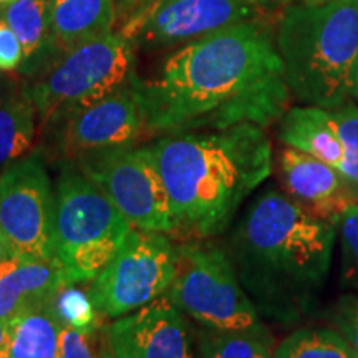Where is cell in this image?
Masks as SVG:
<instances>
[{"mask_svg":"<svg viewBox=\"0 0 358 358\" xmlns=\"http://www.w3.org/2000/svg\"><path fill=\"white\" fill-rule=\"evenodd\" d=\"M178 267V244L161 232L131 229L122 248L92 280L98 315L118 319L166 295Z\"/></svg>","mask_w":358,"mask_h":358,"instance_id":"10","label":"cell"},{"mask_svg":"<svg viewBox=\"0 0 358 358\" xmlns=\"http://www.w3.org/2000/svg\"><path fill=\"white\" fill-rule=\"evenodd\" d=\"M330 111L345 153V161L340 173L345 178L352 194L358 201V105L353 100H348L342 106Z\"/></svg>","mask_w":358,"mask_h":358,"instance_id":"24","label":"cell"},{"mask_svg":"<svg viewBox=\"0 0 358 358\" xmlns=\"http://www.w3.org/2000/svg\"><path fill=\"white\" fill-rule=\"evenodd\" d=\"M115 2L116 0H52V62L78 45L116 30Z\"/></svg>","mask_w":358,"mask_h":358,"instance_id":"16","label":"cell"},{"mask_svg":"<svg viewBox=\"0 0 358 358\" xmlns=\"http://www.w3.org/2000/svg\"><path fill=\"white\" fill-rule=\"evenodd\" d=\"M337 234V224L315 217L282 191L268 189L252 201L227 252L261 315L290 325L317 306Z\"/></svg>","mask_w":358,"mask_h":358,"instance_id":"2","label":"cell"},{"mask_svg":"<svg viewBox=\"0 0 358 358\" xmlns=\"http://www.w3.org/2000/svg\"><path fill=\"white\" fill-rule=\"evenodd\" d=\"M136 50L120 32L65 52L25 85L45 131L136 77Z\"/></svg>","mask_w":358,"mask_h":358,"instance_id":"6","label":"cell"},{"mask_svg":"<svg viewBox=\"0 0 358 358\" xmlns=\"http://www.w3.org/2000/svg\"><path fill=\"white\" fill-rule=\"evenodd\" d=\"M329 319L334 329L342 334L358 352V295H342L329 310Z\"/></svg>","mask_w":358,"mask_h":358,"instance_id":"26","label":"cell"},{"mask_svg":"<svg viewBox=\"0 0 358 358\" xmlns=\"http://www.w3.org/2000/svg\"><path fill=\"white\" fill-rule=\"evenodd\" d=\"M71 163L111 199L134 229L174 232V214L153 145L96 151Z\"/></svg>","mask_w":358,"mask_h":358,"instance_id":"9","label":"cell"},{"mask_svg":"<svg viewBox=\"0 0 358 358\" xmlns=\"http://www.w3.org/2000/svg\"><path fill=\"white\" fill-rule=\"evenodd\" d=\"M3 257H6V256H3V249H2V244H0V261H2Z\"/></svg>","mask_w":358,"mask_h":358,"instance_id":"35","label":"cell"},{"mask_svg":"<svg viewBox=\"0 0 358 358\" xmlns=\"http://www.w3.org/2000/svg\"><path fill=\"white\" fill-rule=\"evenodd\" d=\"M352 98H355V100L358 101V66H357L355 80H353V92H352Z\"/></svg>","mask_w":358,"mask_h":358,"instance_id":"31","label":"cell"},{"mask_svg":"<svg viewBox=\"0 0 358 358\" xmlns=\"http://www.w3.org/2000/svg\"><path fill=\"white\" fill-rule=\"evenodd\" d=\"M274 358H358V352L335 329L303 327L282 340Z\"/></svg>","mask_w":358,"mask_h":358,"instance_id":"22","label":"cell"},{"mask_svg":"<svg viewBox=\"0 0 358 358\" xmlns=\"http://www.w3.org/2000/svg\"><path fill=\"white\" fill-rule=\"evenodd\" d=\"M136 78L138 75L110 95L47 129L55 138L58 151L69 159H75L96 151L136 145L146 134L145 108Z\"/></svg>","mask_w":358,"mask_h":358,"instance_id":"12","label":"cell"},{"mask_svg":"<svg viewBox=\"0 0 358 358\" xmlns=\"http://www.w3.org/2000/svg\"><path fill=\"white\" fill-rule=\"evenodd\" d=\"M55 185L38 151L0 171V244L3 256L55 261Z\"/></svg>","mask_w":358,"mask_h":358,"instance_id":"8","label":"cell"},{"mask_svg":"<svg viewBox=\"0 0 358 358\" xmlns=\"http://www.w3.org/2000/svg\"><path fill=\"white\" fill-rule=\"evenodd\" d=\"M64 285L69 284L57 261L3 257L0 261V320L12 324L24 313L47 306Z\"/></svg>","mask_w":358,"mask_h":358,"instance_id":"15","label":"cell"},{"mask_svg":"<svg viewBox=\"0 0 358 358\" xmlns=\"http://www.w3.org/2000/svg\"><path fill=\"white\" fill-rule=\"evenodd\" d=\"M110 358H194L191 327L168 295L101 329Z\"/></svg>","mask_w":358,"mask_h":358,"instance_id":"13","label":"cell"},{"mask_svg":"<svg viewBox=\"0 0 358 358\" xmlns=\"http://www.w3.org/2000/svg\"><path fill=\"white\" fill-rule=\"evenodd\" d=\"M166 295L203 329L248 330L264 325L227 249L208 239L178 244L176 275Z\"/></svg>","mask_w":358,"mask_h":358,"instance_id":"7","label":"cell"},{"mask_svg":"<svg viewBox=\"0 0 358 358\" xmlns=\"http://www.w3.org/2000/svg\"><path fill=\"white\" fill-rule=\"evenodd\" d=\"M153 145L179 239L222 234L272 173V145L257 124L159 136Z\"/></svg>","mask_w":358,"mask_h":358,"instance_id":"3","label":"cell"},{"mask_svg":"<svg viewBox=\"0 0 358 358\" xmlns=\"http://www.w3.org/2000/svg\"><path fill=\"white\" fill-rule=\"evenodd\" d=\"M275 343L266 325L248 330L199 332V358H274Z\"/></svg>","mask_w":358,"mask_h":358,"instance_id":"21","label":"cell"},{"mask_svg":"<svg viewBox=\"0 0 358 358\" xmlns=\"http://www.w3.org/2000/svg\"><path fill=\"white\" fill-rule=\"evenodd\" d=\"M245 2L252 3L261 10H268V8H277V7H284L287 6L290 0H245Z\"/></svg>","mask_w":358,"mask_h":358,"instance_id":"30","label":"cell"},{"mask_svg":"<svg viewBox=\"0 0 358 358\" xmlns=\"http://www.w3.org/2000/svg\"><path fill=\"white\" fill-rule=\"evenodd\" d=\"M279 140L285 146L325 161L338 171L345 161L332 111L320 106L303 105L285 111L279 120Z\"/></svg>","mask_w":358,"mask_h":358,"instance_id":"17","label":"cell"},{"mask_svg":"<svg viewBox=\"0 0 358 358\" xmlns=\"http://www.w3.org/2000/svg\"><path fill=\"white\" fill-rule=\"evenodd\" d=\"M53 312L62 327H71L80 332L95 334L98 329V312L90 294L75 285H64L52 301Z\"/></svg>","mask_w":358,"mask_h":358,"instance_id":"23","label":"cell"},{"mask_svg":"<svg viewBox=\"0 0 358 358\" xmlns=\"http://www.w3.org/2000/svg\"><path fill=\"white\" fill-rule=\"evenodd\" d=\"M306 3H319V2H325V0H302Z\"/></svg>","mask_w":358,"mask_h":358,"instance_id":"33","label":"cell"},{"mask_svg":"<svg viewBox=\"0 0 358 358\" xmlns=\"http://www.w3.org/2000/svg\"><path fill=\"white\" fill-rule=\"evenodd\" d=\"M60 330L52 302L24 313L10 324L7 358H60Z\"/></svg>","mask_w":358,"mask_h":358,"instance_id":"20","label":"cell"},{"mask_svg":"<svg viewBox=\"0 0 358 358\" xmlns=\"http://www.w3.org/2000/svg\"><path fill=\"white\" fill-rule=\"evenodd\" d=\"M340 285L358 295V203L350 204L338 221Z\"/></svg>","mask_w":358,"mask_h":358,"instance_id":"25","label":"cell"},{"mask_svg":"<svg viewBox=\"0 0 358 358\" xmlns=\"http://www.w3.org/2000/svg\"><path fill=\"white\" fill-rule=\"evenodd\" d=\"M10 342V324L0 320V358H7Z\"/></svg>","mask_w":358,"mask_h":358,"instance_id":"29","label":"cell"},{"mask_svg":"<svg viewBox=\"0 0 358 358\" xmlns=\"http://www.w3.org/2000/svg\"><path fill=\"white\" fill-rule=\"evenodd\" d=\"M55 261L69 285L92 282L108 266L133 226L69 159L55 181Z\"/></svg>","mask_w":358,"mask_h":358,"instance_id":"5","label":"cell"},{"mask_svg":"<svg viewBox=\"0 0 358 358\" xmlns=\"http://www.w3.org/2000/svg\"><path fill=\"white\" fill-rule=\"evenodd\" d=\"M120 2H123V3H143V2H148V0H120Z\"/></svg>","mask_w":358,"mask_h":358,"instance_id":"32","label":"cell"},{"mask_svg":"<svg viewBox=\"0 0 358 358\" xmlns=\"http://www.w3.org/2000/svg\"><path fill=\"white\" fill-rule=\"evenodd\" d=\"M279 176L289 198L315 217L337 226L348 206L358 203L337 168L294 148L282 150Z\"/></svg>","mask_w":358,"mask_h":358,"instance_id":"14","label":"cell"},{"mask_svg":"<svg viewBox=\"0 0 358 358\" xmlns=\"http://www.w3.org/2000/svg\"><path fill=\"white\" fill-rule=\"evenodd\" d=\"M38 113L25 87L0 90V171L32 151Z\"/></svg>","mask_w":358,"mask_h":358,"instance_id":"19","label":"cell"},{"mask_svg":"<svg viewBox=\"0 0 358 358\" xmlns=\"http://www.w3.org/2000/svg\"><path fill=\"white\" fill-rule=\"evenodd\" d=\"M24 57V47L17 34L6 20L0 19V71L8 73V71L20 70Z\"/></svg>","mask_w":358,"mask_h":358,"instance_id":"28","label":"cell"},{"mask_svg":"<svg viewBox=\"0 0 358 358\" xmlns=\"http://www.w3.org/2000/svg\"><path fill=\"white\" fill-rule=\"evenodd\" d=\"M10 2H13V0H0V7L6 6V3H10Z\"/></svg>","mask_w":358,"mask_h":358,"instance_id":"34","label":"cell"},{"mask_svg":"<svg viewBox=\"0 0 358 358\" xmlns=\"http://www.w3.org/2000/svg\"><path fill=\"white\" fill-rule=\"evenodd\" d=\"M245 0H148L118 29L134 50H176L227 27L261 19Z\"/></svg>","mask_w":358,"mask_h":358,"instance_id":"11","label":"cell"},{"mask_svg":"<svg viewBox=\"0 0 358 358\" xmlns=\"http://www.w3.org/2000/svg\"><path fill=\"white\" fill-rule=\"evenodd\" d=\"M275 45L290 93L303 105L335 110L352 100L358 66V0L294 3Z\"/></svg>","mask_w":358,"mask_h":358,"instance_id":"4","label":"cell"},{"mask_svg":"<svg viewBox=\"0 0 358 358\" xmlns=\"http://www.w3.org/2000/svg\"><path fill=\"white\" fill-rule=\"evenodd\" d=\"M52 0H13L0 7V19L6 20L24 47L20 73L32 78L53 58L52 48Z\"/></svg>","mask_w":358,"mask_h":358,"instance_id":"18","label":"cell"},{"mask_svg":"<svg viewBox=\"0 0 358 358\" xmlns=\"http://www.w3.org/2000/svg\"><path fill=\"white\" fill-rule=\"evenodd\" d=\"M146 134L266 128L289 110L290 90L262 19L243 22L171 52L150 78H136Z\"/></svg>","mask_w":358,"mask_h":358,"instance_id":"1","label":"cell"},{"mask_svg":"<svg viewBox=\"0 0 358 358\" xmlns=\"http://www.w3.org/2000/svg\"><path fill=\"white\" fill-rule=\"evenodd\" d=\"M95 334L80 332L71 327L60 330V358H101L95 347Z\"/></svg>","mask_w":358,"mask_h":358,"instance_id":"27","label":"cell"}]
</instances>
